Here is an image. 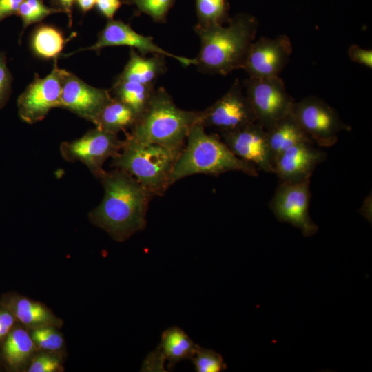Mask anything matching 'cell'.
<instances>
[{
  "mask_svg": "<svg viewBox=\"0 0 372 372\" xmlns=\"http://www.w3.org/2000/svg\"><path fill=\"white\" fill-rule=\"evenodd\" d=\"M104 189L101 203L89 214L90 221L117 242L143 231L154 197L132 175L116 169L104 171L98 178Z\"/></svg>",
  "mask_w": 372,
  "mask_h": 372,
  "instance_id": "6da1fadb",
  "label": "cell"
},
{
  "mask_svg": "<svg viewBox=\"0 0 372 372\" xmlns=\"http://www.w3.org/2000/svg\"><path fill=\"white\" fill-rule=\"evenodd\" d=\"M257 28L256 19L247 14L235 16L225 25L198 23L194 30L200 38V48L195 65L202 72L223 76L243 69Z\"/></svg>",
  "mask_w": 372,
  "mask_h": 372,
  "instance_id": "7a4b0ae2",
  "label": "cell"
},
{
  "mask_svg": "<svg viewBox=\"0 0 372 372\" xmlns=\"http://www.w3.org/2000/svg\"><path fill=\"white\" fill-rule=\"evenodd\" d=\"M231 171L258 176L257 168L235 156L220 136L208 134L203 126L196 123L192 127L174 163L171 183L173 185L194 174L218 176Z\"/></svg>",
  "mask_w": 372,
  "mask_h": 372,
  "instance_id": "3957f363",
  "label": "cell"
},
{
  "mask_svg": "<svg viewBox=\"0 0 372 372\" xmlns=\"http://www.w3.org/2000/svg\"><path fill=\"white\" fill-rule=\"evenodd\" d=\"M199 113L178 107L164 88L154 89L129 134L138 141L181 152L192 127L198 123Z\"/></svg>",
  "mask_w": 372,
  "mask_h": 372,
  "instance_id": "277c9868",
  "label": "cell"
},
{
  "mask_svg": "<svg viewBox=\"0 0 372 372\" xmlns=\"http://www.w3.org/2000/svg\"><path fill=\"white\" fill-rule=\"evenodd\" d=\"M180 152L138 141L129 134L111 166L132 175L153 196H163L172 185V172Z\"/></svg>",
  "mask_w": 372,
  "mask_h": 372,
  "instance_id": "5b68a950",
  "label": "cell"
},
{
  "mask_svg": "<svg viewBox=\"0 0 372 372\" xmlns=\"http://www.w3.org/2000/svg\"><path fill=\"white\" fill-rule=\"evenodd\" d=\"M256 121L265 130L291 113L294 99L279 76L249 77L243 83Z\"/></svg>",
  "mask_w": 372,
  "mask_h": 372,
  "instance_id": "8992f818",
  "label": "cell"
},
{
  "mask_svg": "<svg viewBox=\"0 0 372 372\" xmlns=\"http://www.w3.org/2000/svg\"><path fill=\"white\" fill-rule=\"evenodd\" d=\"M291 114L313 143L320 147L333 146L340 132L350 130L333 107L316 96L294 102Z\"/></svg>",
  "mask_w": 372,
  "mask_h": 372,
  "instance_id": "52a82bcc",
  "label": "cell"
},
{
  "mask_svg": "<svg viewBox=\"0 0 372 372\" xmlns=\"http://www.w3.org/2000/svg\"><path fill=\"white\" fill-rule=\"evenodd\" d=\"M310 178L282 182L270 201L269 208L280 222L289 223L301 230L305 237L318 229L309 216Z\"/></svg>",
  "mask_w": 372,
  "mask_h": 372,
  "instance_id": "ba28073f",
  "label": "cell"
},
{
  "mask_svg": "<svg viewBox=\"0 0 372 372\" xmlns=\"http://www.w3.org/2000/svg\"><path fill=\"white\" fill-rule=\"evenodd\" d=\"M122 143L118 134L96 127L78 139L63 142L60 151L65 161L82 162L98 178L105 161L119 152Z\"/></svg>",
  "mask_w": 372,
  "mask_h": 372,
  "instance_id": "9c48e42d",
  "label": "cell"
},
{
  "mask_svg": "<svg viewBox=\"0 0 372 372\" xmlns=\"http://www.w3.org/2000/svg\"><path fill=\"white\" fill-rule=\"evenodd\" d=\"M256 118L243 85L236 79L228 91L209 107L200 111L198 124L219 132L255 123Z\"/></svg>",
  "mask_w": 372,
  "mask_h": 372,
  "instance_id": "30bf717a",
  "label": "cell"
},
{
  "mask_svg": "<svg viewBox=\"0 0 372 372\" xmlns=\"http://www.w3.org/2000/svg\"><path fill=\"white\" fill-rule=\"evenodd\" d=\"M62 89L61 69L55 64L47 76L35 74L34 80L17 99L18 114L28 124L43 120L50 110L60 107Z\"/></svg>",
  "mask_w": 372,
  "mask_h": 372,
  "instance_id": "8fae6325",
  "label": "cell"
},
{
  "mask_svg": "<svg viewBox=\"0 0 372 372\" xmlns=\"http://www.w3.org/2000/svg\"><path fill=\"white\" fill-rule=\"evenodd\" d=\"M220 137L232 153L257 169L274 172L265 128L257 122L228 132H219Z\"/></svg>",
  "mask_w": 372,
  "mask_h": 372,
  "instance_id": "7c38bea8",
  "label": "cell"
},
{
  "mask_svg": "<svg viewBox=\"0 0 372 372\" xmlns=\"http://www.w3.org/2000/svg\"><path fill=\"white\" fill-rule=\"evenodd\" d=\"M112 46H128L137 50L143 56L150 53L167 56L178 61L184 66L196 64L195 58L189 59L170 53L156 45L152 37L141 34L128 24L114 19L108 20L92 45L79 51H97Z\"/></svg>",
  "mask_w": 372,
  "mask_h": 372,
  "instance_id": "4fadbf2b",
  "label": "cell"
},
{
  "mask_svg": "<svg viewBox=\"0 0 372 372\" xmlns=\"http://www.w3.org/2000/svg\"><path fill=\"white\" fill-rule=\"evenodd\" d=\"M292 50L291 42L287 35L274 39L262 37L252 43L243 70L253 78L279 76Z\"/></svg>",
  "mask_w": 372,
  "mask_h": 372,
  "instance_id": "5bb4252c",
  "label": "cell"
},
{
  "mask_svg": "<svg viewBox=\"0 0 372 372\" xmlns=\"http://www.w3.org/2000/svg\"><path fill=\"white\" fill-rule=\"evenodd\" d=\"M62 89L60 107L92 122L112 98L105 89L93 87L75 74L61 69Z\"/></svg>",
  "mask_w": 372,
  "mask_h": 372,
  "instance_id": "9a60e30c",
  "label": "cell"
},
{
  "mask_svg": "<svg viewBox=\"0 0 372 372\" xmlns=\"http://www.w3.org/2000/svg\"><path fill=\"white\" fill-rule=\"evenodd\" d=\"M198 346L180 327H169L163 332L157 348L144 360L141 371H165L166 360L168 369H172L179 362L191 359Z\"/></svg>",
  "mask_w": 372,
  "mask_h": 372,
  "instance_id": "2e32d148",
  "label": "cell"
},
{
  "mask_svg": "<svg viewBox=\"0 0 372 372\" xmlns=\"http://www.w3.org/2000/svg\"><path fill=\"white\" fill-rule=\"evenodd\" d=\"M325 158V152L314 147L313 143H300L288 148L275 159L273 173L280 183L311 178L317 165Z\"/></svg>",
  "mask_w": 372,
  "mask_h": 372,
  "instance_id": "e0dca14e",
  "label": "cell"
},
{
  "mask_svg": "<svg viewBox=\"0 0 372 372\" xmlns=\"http://www.w3.org/2000/svg\"><path fill=\"white\" fill-rule=\"evenodd\" d=\"M273 163L284 151L302 143H314L301 129L291 113L265 130Z\"/></svg>",
  "mask_w": 372,
  "mask_h": 372,
  "instance_id": "ac0fdd59",
  "label": "cell"
},
{
  "mask_svg": "<svg viewBox=\"0 0 372 372\" xmlns=\"http://www.w3.org/2000/svg\"><path fill=\"white\" fill-rule=\"evenodd\" d=\"M3 304L15 319L33 329L44 326L58 327L61 324V320L49 309L25 297H10Z\"/></svg>",
  "mask_w": 372,
  "mask_h": 372,
  "instance_id": "d6986e66",
  "label": "cell"
},
{
  "mask_svg": "<svg viewBox=\"0 0 372 372\" xmlns=\"http://www.w3.org/2000/svg\"><path fill=\"white\" fill-rule=\"evenodd\" d=\"M165 57L157 54L145 57L132 49L130 59L118 79L154 85V81L167 69Z\"/></svg>",
  "mask_w": 372,
  "mask_h": 372,
  "instance_id": "ffe728a7",
  "label": "cell"
},
{
  "mask_svg": "<svg viewBox=\"0 0 372 372\" xmlns=\"http://www.w3.org/2000/svg\"><path fill=\"white\" fill-rule=\"evenodd\" d=\"M138 118L131 108L112 97L92 123L97 128L118 134L121 131L131 129Z\"/></svg>",
  "mask_w": 372,
  "mask_h": 372,
  "instance_id": "44dd1931",
  "label": "cell"
},
{
  "mask_svg": "<svg viewBox=\"0 0 372 372\" xmlns=\"http://www.w3.org/2000/svg\"><path fill=\"white\" fill-rule=\"evenodd\" d=\"M154 90V85L120 79L113 86L114 97L131 108L138 117L145 110Z\"/></svg>",
  "mask_w": 372,
  "mask_h": 372,
  "instance_id": "7402d4cb",
  "label": "cell"
},
{
  "mask_svg": "<svg viewBox=\"0 0 372 372\" xmlns=\"http://www.w3.org/2000/svg\"><path fill=\"white\" fill-rule=\"evenodd\" d=\"M35 347L31 335L22 328H16L8 334L3 347V355L10 366L17 368L29 358Z\"/></svg>",
  "mask_w": 372,
  "mask_h": 372,
  "instance_id": "603a6c76",
  "label": "cell"
},
{
  "mask_svg": "<svg viewBox=\"0 0 372 372\" xmlns=\"http://www.w3.org/2000/svg\"><path fill=\"white\" fill-rule=\"evenodd\" d=\"M62 33L50 25L39 27L32 37V48L40 57L50 59H56L61 53L65 44Z\"/></svg>",
  "mask_w": 372,
  "mask_h": 372,
  "instance_id": "cb8c5ba5",
  "label": "cell"
},
{
  "mask_svg": "<svg viewBox=\"0 0 372 372\" xmlns=\"http://www.w3.org/2000/svg\"><path fill=\"white\" fill-rule=\"evenodd\" d=\"M57 12H62V11L45 6L42 0H23L17 14L21 17L23 29H25L30 25L37 23L45 17Z\"/></svg>",
  "mask_w": 372,
  "mask_h": 372,
  "instance_id": "d4e9b609",
  "label": "cell"
},
{
  "mask_svg": "<svg viewBox=\"0 0 372 372\" xmlns=\"http://www.w3.org/2000/svg\"><path fill=\"white\" fill-rule=\"evenodd\" d=\"M190 360L197 372H221L227 369L220 353L200 346Z\"/></svg>",
  "mask_w": 372,
  "mask_h": 372,
  "instance_id": "484cf974",
  "label": "cell"
},
{
  "mask_svg": "<svg viewBox=\"0 0 372 372\" xmlns=\"http://www.w3.org/2000/svg\"><path fill=\"white\" fill-rule=\"evenodd\" d=\"M198 23H223L225 10V0H196Z\"/></svg>",
  "mask_w": 372,
  "mask_h": 372,
  "instance_id": "4316f807",
  "label": "cell"
},
{
  "mask_svg": "<svg viewBox=\"0 0 372 372\" xmlns=\"http://www.w3.org/2000/svg\"><path fill=\"white\" fill-rule=\"evenodd\" d=\"M31 337L36 347L52 351L59 350L64 341L62 335L52 326L34 328Z\"/></svg>",
  "mask_w": 372,
  "mask_h": 372,
  "instance_id": "83f0119b",
  "label": "cell"
},
{
  "mask_svg": "<svg viewBox=\"0 0 372 372\" xmlns=\"http://www.w3.org/2000/svg\"><path fill=\"white\" fill-rule=\"evenodd\" d=\"M137 8L157 22L163 21L174 0H134Z\"/></svg>",
  "mask_w": 372,
  "mask_h": 372,
  "instance_id": "f1b7e54d",
  "label": "cell"
},
{
  "mask_svg": "<svg viewBox=\"0 0 372 372\" xmlns=\"http://www.w3.org/2000/svg\"><path fill=\"white\" fill-rule=\"evenodd\" d=\"M61 369V362L59 358L42 354L36 356L31 362L28 372H55Z\"/></svg>",
  "mask_w": 372,
  "mask_h": 372,
  "instance_id": "f546056e",
  "label": "cell"
},
{
  "mask_svg": "<svg viewBox=\"0 0 372 372\" xmlns=\"http://www.w3.org/2000/svg\"><path fill=\"white\" fill-rule=\"evenodd\" d=\"M12 77L6 64V57L0 52V108L7 103L10 92Z\"/></svg>",
  "mask_w": 372,
  "mask_h": 372,
  "instance_id": "4dcf8cb0",
  "label": "cell"
},
{
  "mask_svg": "<svg viewBox=\"0 0 372 372\" xmlns=\"http://www.w3.org/2000/svg\"><path fill=\"white\" fill-rule=\"evenodd\" d=\"M351 61L358 64L372 68V50L364 49L357 45H352L348 50Z\"/></svg>",
  "mask_w": 372,
  "mask_h": 372,
  "instance_id": "1f68e13d",
  "label": "cell"
},
{
  "mask_svg": "<svg viewBox=\"0 0 372 372\" xmlns=\"http://www.w3.org/2000/svg\"><path fill=\"white\" fill-rule=\"evenodd\" d=\"M99 11L108 20L113 17L121 5V0H96V4Z\"/></svg>",
  "mask_w": 372,
  "mask_h": 372,
  "instance_id": "d6a6232c",
  "label": "cell"
},
{
  "mask_svg": "<svg viewBox=\"0 0 372 372\" xmlns=\"http://www.w3.org/2000/svg\"><path fill=\"white\" fill-rule=\"evenodd\" d=\"M23 0H0V22L8 17L17 14Z\"/></svg>",
  "mask_w": 372,
  "mask_h": 372,
  "instance_id": "836d02e7",
  "label": "cell"
},
{
  "mask_svg": "<svg viewBox=\"0 0 372 372\" xmlns=\"http://www.w3.org/2000/svg\"><path fill=\"white\" fill-rule=\"evenodd\" d=\"M15 318L7 308L0 309V340L10 331Z\"/></svg>",
  "mask_w": 372,
  "mask_h": 372,
  "instance_id": "e575fe53",
  "label": "cell"
},
{
  "mask_svg": "<svg viewBox=\"0 0 372 372\" xmlns=\"http://www.w3.org/2000/svg\"><path fill=\"white\" fill-rule=\"evenodd\" d=\"M74 1L75 0H54L56 3L59 6V9L68 14L70 25L72 21V8Z\"/></svg>",
  "mask_w": 372,
  "mask_h": 372,
  "instance_id": "d590c367",
  "label": "cell"
},
{
  "mask_svg": "<svg viewBox=\"0 0 372 372\" xmlns=\"http://www.w3.org/2000/svg\"><path fill=\"white\" fill-rule=\"evenodd\" d=\"M79 7L83 12L91 10L96 4V0H76Z\"/></svg>",
  "mask_w": 372,
  "mask_h": 372,
  "instance_id": "8d00e7d4",
  "label": "cell"
}]
</instances>
